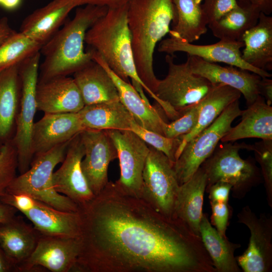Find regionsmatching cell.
Instances as JSON below:
<instances>
[{
  "label": "cell",
  "instance_id": "8d00e7d4",
  "mask_svg": "<svg viewBox=\"0 0 272 272\" xmlns=\"http://www.w3.org/2000/svg\"><path fill=\"white\" fill-rule=\"evenodd\" d=\"M199 108L198 102L184 110L178 118L167 123L164 127V136L176 138L190 133L197 124Z\"/></svg>",
  "mask_w": 272,
  "mask_h": 272
},
{
  "label": "cell",
  "instance_id": "cb8c5ba5",
  "mask_svg": "<svg viewBox=\"0 0 272 272\" xmlns=\"http://www.w3.org/2000/svg\"><path fill=\"white\" fill-rule=\"evenodd\" d=\"M22 214L41 234L79 237L80 218L78 211H61L36 199L33 206Z\"/></svg>",
  "mask_w": 272,
  "mask_h": 272
},
{
  "label": "cell",
  "instance_id": "836d02e7",
  "mask_svg": "<svg viewBox=\"0 0 272 272\" xmlns=\"http://www.w3.org/2000/svg\"><path fill=\"white\" fill-rule=\"evenodd\" d=\"M42 45L21 32L15 31L0 44V73L18 65L35 53Z\"/></svg>",
  "mask_w": 272,
  "mask_h": 272
},
{
  "label": "cell",
  "instance_id": "bcb514c9",
  "mask_svg": "<svg viewBox=\"0 0 272 272\" xmlns=\"http://www.w3.org/2000/svg\"><path fill=\"white\" fill-rule=\"evenodd\" d=\"M15 31L10 26L7 17L0 19V44L8 38Z\"/></svg>",
  "mask_w": 272,
  "mask_h": 272
},
{
  "label": "cell",
  "instance_id": "30bf717a",
  "mask_svg": "<svg viewBox=\"0 0 272 272\" xmlns=\"http://www.w3.org/2000/svg\"><path fill=\"white\" fill-rule=\"evenodd\" d=\"M174 55L167 54L168 73L159 80L155 95L181 115L190 106L198 103L214 85L206 78L193 73L188 61L176 64Z\"/></svg>",
  "mask_w": 272,
  "mask_h": 272
},
{
  "label": "cell",
  "instance_id": "603a6c76",
  "mask_svg": "<svg viewBox=\"0 0 272 272\" xmlns=\"http://www.w3.org/2000/svg\"><path fill=\"white\" fill-rule=\"evenodd\" d=\"M207 184V174L200 166L188 180L180 185L174 208V218L183 223L199 237Z\"/></svg>",
  "mask_w": 272,
  "mask_h": 272
},
{
  "label": "cell",
  "instance_id": "1f68e13d",
  "mask_svg": "<svg viewBox=\"0 0 272 272\" xmlns=\"http://www.w3.org/2000/svg\"><path fill=\"white\" fill-rule=\"evenodd\" d=\"M202 1L172 0L176 19L169 36L192 43L207 33L209 22L202 8Z\"/></svg>",
  "mask_w": 272,
  "mask_h": 272
},
{
  "label": "cell",
  "instance_id": "d6a6232c",
  "mask_svg": "<svg viewBox=\"0 0 272 272\" xmlns=\"http://www.w3.org/2000/svg\"><path fill=\"white\" fill-rule=\"evenodd\" d=\"M260 13L251 7L238 3L235 8L208 26L220 40L241 41L244 33L257 23Z\"/></svg>",
  "mask_w": 272,
  "mask_h": 272
},
{
  "label": "cell",
  "instance_id": "8fae6325",
  "mask_svg": "<svg viewBox=\"0 0 272 272\" xmlns=\"http://www.w3.org/2000/svg\"><path fill=\"white\" fill-rule=\"evenodd\" d=\"M105 130L114 143L119 160L120 175L115 183L126 194L141 198L149 145L130 130Z\"/></svg>",
  "mask_w": 272,
  "mask_h": 272
},
{
  "label": "cell",
  "instance_id": "4fadbf2b",
  "mask_svg": "<svg viewBox=\"0 0 272 272\" xmlns=\"http://www.w3.org/2000/svg\"><path fill=\"white\" fill-rule=\"evenodd\" d=\"M80 249L79 237L40 234L30 257L17 268L18 272L44 268L51 272L73 271Z\"/></svg>",
  "mask_w": 272,
  "mask_h": 272
},
{
  "label": "cell",
  "instance_id": "5bb4252c",
  "mask_svg": "<svg viewBox=\"0 0 272 272\" xmlns=\"http://www.w3.org/2000/svg\"><path fill=\"white\" fill-rule=\"evenodd\" d=\"M243 47L244 43L241 41L220 40L212 44L196 45L178 37L169 36V38L161 40L158 50L170 55L183 52L187 55L196 56L209 62L225 63L245 70L261 78L271 77V74L267 71L254 67L243 60L241 51Z\"/></svg>",
  "mask_w": 272,
  "mask_h": 272
},
{
  "label": "cell",
  "instance_id": "60d3db41",
  "mask_svg": "<svg viewBox=\"0 0 272 272\" xmlns=\"http://www.w3.org/2000/svg\"><path fill=\"white\" fill-rule=\"evenodd\" d=\"M232 186L224 182H218L206 187L210 201L228 203Z\"/></svg>",
  "mask_w": 272,
  "mask_h": 272
},
{
  "label": "cell",
  "instance_id": "e575fe53",
  "mask_svg": "<svg viewBox=\"0 0 272 272\" xmlns=\"http://www.w3.org/2000/svg\"><path fill=\"white\" fill-rule=\"evenodd\" d=\"M133 131L147 144L161 151L174 164L181 144L179 137L169 138L158 133L146 129L135 122L131 128Z\"/></svg>",
  "mask_w": 272,
  "mask_h": 272
},
{
  "label": "cell",
  "instance_id": "ac0fdd59",
  "mask_svg": "<svg viewBox=\"0 0 272 272\" xmlns=\"http://www.w3.org/2000/svg\"><path fill=\"white\" fill-rule=\"evenodd\" d=\"M84 130L78 113H44L33 126V157L71 140Z\"/></svg>",
  "mask_w": 272,
  "mask_h": 272
},
{
  "label": "cell",
  "instance_id": "6da1fadb",
  "mask_svg": "<svg viewBox=\"0 0 272 272\" xmlns=\"http://www.w3.org/2000/svg\"><path fill=\"white\" fill-rule=\"evenodd\" d=\"M78 206L80 249L73 271L216 272L200 237L115 182Z\"/></svg>",
  "mask_w": 272,
  "mask_h": 272
},
{
  "label": "cell",
  "instance_id": "ee69618b",
  "mask_svg": "<svg viewBox=\"0 0 272 272\" xmlns=\"http://www.w3.org/2000/svg\"><path fill=\"white\" fill-rule=\"evenodd\" d=\"M130 0H80L81 6L92 5L105 6L108 8L120 7L127 3Z\"/></svg>",
  "mask_w": 272,
  "mask_h": 272
},
{
  "label": "cell",
  "instance_id": "44dd1931",
  "mask_svg": "<svg viewBox=\"0 0 272 272\" xmlns=\"http://www.w3.org/2000/svg\"><path fill=\"white\" fill-rule=\"evenodd\" d=\"M93 60L101 65L113 80L118 90L119 99L129 111L135 121L143 128L164 134V127L167 123L157 108L149 101L144 100L134 87L118 77L109 67L103 58L94 49Z\"/></svg>",
  "mask_w": 272,
  "mask_h": 272
},
{
  "label": "cell",
  "instance_id": "4316f807",
  "mask_svg": "<svg viewBox=\"0 0 272 272\" xmlns=\"http://www.w3.org/2000/svg\"><path fill=\"white\" fill-rule=\"evenodd\" d=\"M73 74L85 105L120 100L113 80L98 62L93 60Z\"/></svg>",
  "mask_w": 272,
  "mask_h": 272
},
{
  "label": "cell",
  "instance_id": "52a82bcc",
  "mask_svg": "<svg viewBox=\"0 0 272 272\" xmlns=\"http://www.w3.org/2000/svg\"><path fill=\"white\" fill-rule=\"evenodd\" d=\"M41 53L38 51L19 65L21 99L16 121V129L11 141L17 154L18 170L26 172L33 158L32 134L37 109L36 87L38 81Z\"/></svg>",
  "mask_w": 272,
  "mask_h": 272
},
{
  "label": "cell",
  "instance_id": "f1b7e54d",
  "mask_svg": "<svg viewBox=\"0 0 272 272\" xmlns=\"http://www.w3.org/2000/svg\"><path fill=\"white\" fill-rule=\"evenodd\" d=\"M78 114L85 129L130 130L136 122L120 100L86 105Z\"/></svg>",
  "mask_w": 272,
  "mask_h": 272
},
{
  "label": "cell",
  "instance_id": "d6986e66",
  "mask_svg": "<svg viewBox=\"0 0 272 272\" xmlns=\"http://www.w3.org/2000/svg\"><path fill=\"white\" fill-rule=\"evenodd\" d=\"M36 100L37 109L44 113H78L85 106L74 79L67 76L38 81Z\"/></svg>",
  "mask_w": 272,
  "mask_h": 272
},
{
  "label": "cell",
  "instance_id": "277c9868",
  "mask_svg": "<svg viewBox=\"0 0 272 272\" xmlns=\"http://www.w3.org/2000/svg\"><path fill=\"white\" fill-rule=\"evenodd\" d=\"M127 4L108 8L106 13L88 30L85 43L97 51L109 67L132 86L141 85L156 103L160 100L139 77L134 60L127 17Z\"/></svg>",
  "mask_w": 272,
  "mask_h": 272
},
{
  "label": "cell",
  "instance_id": "3957f363",
  "mask_svg": "<svg viewBox=\"0 0 272 272\" xmlns=\"http://www.w3.org/2000/svg\"><path fill=\"white\" fill-rule=\"evenodd\" d=\"M108 8L86 5L77 9L73 18L66 22L40 50L44 56L38 81L67 76L93 60V52L84 49L88 30L107 12Z\"/></svg>",
  "mask_w": 272,
  "mask_h": 272
},
{
  "label": "cell",
  "instance_id": "7a4b0ae2",
  "mask_svg": "<svg viewBox=\"0 0 272 272\" xmlns=\"http://www.w3.org/2000/svg\"><path fill=\"white\" fill-rule=\"evenodd\" d=\"M127 17L138 74L155 94L159 79L154 71V53L175 21L174 4L172 0H130Z\"/></svg>",
  "mask_w": 272,
  "mask_h": 272
},
{
  "label": "cell",
  "instance_id": "5b68a950",
  "mask_svg": "<svg viewBox=\"0 0 272 272\" xmlns=\"http://www.w3.org/2000/svg\"><path fill=\"white\" fill-rule=\"evenodd\" d=\"M70 141L35 155L29 168L14 178L6 192L26 193L56 209L69 212H78V205L57 192L52 183L54 168L63 160Z\"/></svg>",
  "mask_w": 272,
  "mask_h": 272
},
{
  "label": "cell",
  "instance_id": "484cf974",
  "mask_svg": "<svg viewBox=\"0 0 272 272\" xmlns=\"http://www.w3.org/2000/svg\"><path fill=\"white\" fill-rule=\"evenodd\" d=\"M19 65L0 73V147L11 142L15 132L21 99Z\"/></svg>",
  "mask_w": 272,
  "mask_h": 272
},
{
  "label": "cell",
  "instance_id": "681fc988",
  "mask_svg": "<svg viewBox=\"0 0 272 272\" xmlns=\"http://www.w3.org/2000/svg\"><path fill=\"white\" fill-rule=\"evenodd\" d=\"M1 148H2V147H0V153H1Z\"/></svg>",
  "mask_w": 272,
  "mask_h": 272
},
{
  "label": "cell",
  "instance_id": "ab89813d",
  "mask_svg": "<svg viewBox=\"0 0 272 272\" xmlns=\"http://www.w3.org/2000/svg\"><path fill=\"white\" fill-rule=\"evenodd\" d=\"M212 208V223L219 234L227 237L226 232L230 216L228 203L210 201Z\"/></svg>",
  "mask_w": 272,
  "mask_h": 272
},
{
  "label": "cell",
  "instance_id": "ba28073f",
  "mask_svg": "<svg viewBox=\"0 0 272 272\" xmlns=\"http://www.w3.org/2000/svg\"><path fill=\"white\" fill-rule=\"evenodd\" d=\"M242 112L239 100L235 101L210 125L185 144L173 164L180 185L188 180L212 154L222 138L232 127L233 121L241 115Z\"/></svg>",
  "mask_w": 272,
  "mask_h": 272
},
{
  "label": "cell",
  "instance_id": "f6af8a7d",
  "mask_svg": "<svg viewBox=\"0 0 272 272\" xmlns=\"http://www.w3.org/2000/svg\"><path fill=\"white\" fill-rule=\"evenodd\" d=\"M16 266L10 260L0 246V272H15Z\"/></svg>",
  "mask_w": 272,
  "mask_h": 272
},
{
  "label": "cell",
  "instance_id": "ffe728a7",
  "mask_svg": "<svg viewBox=\"0 0 272 272\" xmlns=\"http://www.w3.org/2000/svg\"><path fill=\"white\" fill-rule=\"evenodd\" d=\"M80 0H52L35 10L23 21L20 32L42 46L59 29Z\"/></svg>",
  "mask_w": 272,
  "mask_h": 272
},
{
  "label": "cell",
  "instance_id": "e0dca14e",
  "mask_svg": "<svg viewBox=\"0 0 272 272\" xmlns=\"http://www.w3.org/2000/svg\"><path fill=\"white\" fill-rule=\"evenodd\" d=\"M187 60L193 73L206 78L213 85L221 84L239 91L247 106L259 95L258 84L261 77L255 73L232 65L222 66L194 56L188 55Z\"/></svg>",
  "mask_w": 272,
  "mask_h": 272
},
{
  "label": "cell",
  "instance_id": "4dcf8cb0",
  "mask_svg": "<svg viewBox=\"0 0 272 272\" xmlns=\"http://www.w3.org/2000/svg\"><path fill=\"white\" fill-rule=\"evenodd\" d=\"M199 234L217 272H240L234 252L239 244L230 242L214 228L206 213H203L199 225Z\"/></svg>",
  "mask_w": 272,
  "mask_h": 272
},
{
  "label": "cell",
  "instance_id": "f546056e",
  "mask_svg": "<svg viewBox=\"0 0 272 272\" xmlns=\"http://www.w3.org/2000/svg\"><path fill=\"white\" fill-rule=\"evenodd\" d=\"M241 96L237 90L227 85H214L209 93L199 102V115L197 124L188 134L179 137L181 143L176 159L185 144L210 125L232 103Z\"/></svg>",
  "mask_w": 272,
  "mask_h": 272
},
{
  "label": "cell",
  "instance_id": "74e56055",
  "mask_svg": "<svg viewBox=\"0 0 272 272\" xmlns=\"http://www.w3.org/2000/svg\"><path fill=\"white\" fill-rule=\"evenodd\" d=\"M17 170V152L11 141L2 147L0 153V196L16 176Z\"/></svg>",
  "mask_w": 272,
  "mask_h": 272
},
{
  "label": "cell",
  "instance_id": "d4e9b609",
  "mask_svg": "<svg viewBox=\"0 0 272 272\" xmlns=\"http://www.w3.org/2000/svg\"><path fill=\"white\" fill-rule=\"evenodd\" d=\"M247 108L242 110L241 121L231 127L222 138V143L234 142L245 138L272 140V107L259 95Z\"/></svg>",
  "mask_w": 272,
  "mask_h": 272
},
{
  "label": "cell",
  "instance_id": "7dc6e473",
  "mask_svg": "<svg viewBox=\"0 0 272 272\" xmlns=\"http://www.w3.org/2000/svg\"><path fill=\"white\" fill-rule=\"evenodd\" d=\"M18 211L14 208L0 203V222H4L15 216Z\"/></svg>",
  "mask_w": 272,
  "mask_h": 272
},
{
  "label": "cell",
  "instance_id": "7402d4cb",
  "mask_svg": "<svg viewBox=\"0 0 272 272\" xmlns=\"http://www.w3.org/2000/svg\"><path fill=\"white\" fill-rule=\"evenodd\" d=\"M40 234L20 216L0 222V246L17 271L33 252Z\"/></svg>",
  "mask_w": 272,
  "mask_h": 272
},
{
  "label": "cell",
  "instance_id": "9a60e30c",
  "mask_svg": "<svg viewBox=\"0 0 272 272\" xmlns=\"http://www.w3.org/2000/svg\"><path fill=\"white\" fill-rule=\"evenodd\" d=\"M85 154L81 166L93 193H100L108 183L109 164L118 157L113 142L106 130L85 129L80 133Z\"/></svg>",
  "mask_w": 272,
  "mask_h": 272
},
{
  "label": "cell",
  "instance_id": "83f0119b",
  "mask_svg": "<svg viewBox=\"0 0 272 272\" xmlns=\"http://www.w3.org/2000/svg\"><path fill=\"white\" fill-rule=\"evenodd\" d=\"M241 41L244 61L260 70H272L271 16L260 13L257 23L244 33Z\"/></svg>",
  "mask_w": 272,
  "mask_h": 272
},
{
  "label": "cell",
  "instance_id": "9c48e42d",
  "mask_svg": "<svg viewBox=\"0 0 272 272\" xmlns=\"http://www.w3.org/2000/svg\"><path fill=\"white\" fill-rule=\"evenodd\" d=\"M143 172L141 198L163 216L174 218L180 185L173 164L161 151L149 146Z\"/></svg>",
  "mask_w": 272,
  "mask_h": 272
},
{
  "label": "cell",
  "instance_id": "2e32d148",
  "mask_svg": "<svg viewBox=\"0 0 272 272\" xmlns=\"http://www.w3.org/2000/svg\"><path fill=\"white\" fill-rule=\"evenodd\" d=\"M80 133L70 141L61 165L52 175L55 190L78 206L88 202L95 196L81 168L85 152Z\"/></svg>",
  "mask_w": 272,
  "mask_h": 272
},
{
  "label": "cell",
  "instance_id": "b9f144b4",
  "mask_svg": "<svg viewBox=\"0 0 272 272\" xmlns=\"http://www.w3.org/2000/svg\"><path fill=\"white\" fill-rule=\"evenodd\" d=\"M239 4L251 7L260 13L270 15L272 12V0H237Z\"/></svg>",
  "mask_w": 272,
  "mask_h": 272
},
{
  "label": "cell",
  "instance_id": "c3c4849f",
  "mask_svg": "<svg viewBox=\"0 0 272 272\" xmlns=\"http://www.w3.org/2000/svg\"><path fill=\"white\" fill-rule=\"evenodd\" d=\"M22 0H0V6L8 10H14L18 8Z\"/></svg>",
  "mask_w": 272,
  "mask_h": 272
},
{
  "label": "cell",
  "instance_id": "7c38bea8",
  "mask_svg": "<svg viewBox=\"0 0 272 272\" xmlns=\"http://www.w3.org/2000/svg\"><path fill=\"white\" fill-rule=\"evenodd\" d=\"M238 222L250 232L249 244L244 253L236 257L244 272H269L272 269V216L261 213L258 217L248 206L237 214Z\"/></svg>",
  "mask_w": 272,
  "mask_h": 272
},
{
  "label": "cell",
  "instance_id": "8992f818",
  "mask_svg": "<svg viewBox=\"0 0 272 272\" xmlns=\"http://www.w3.org/2000/svg\"><path fill=\"white\" fill-rule=\"evenodd\" d=\"M201 165L207 177V186L224 182L232 186V196L243 198L251 188L262 179L260 170L250 159H243L241 149H247L246 144L223 143Z\"/></svg>",
  "mask_w": 272,
  "mask_h": 272
},
{
  "label": "cell",
  "instance_id": "7bdbcfd3",
  "mask_svg": "<svg viewBox=\"0 0 272 272\" xmlns=\"http://www.w3.org/2000/svg\"><path fill=\"white\" fill-rule=\"evenodd\" d=\"M259 95L263 97L268 105L272 104V80L270 78H261L258 84Z\"/></svg>",
  "mask_w": 272,
  "mask_h": 272
},
{
  "label": "cell",
  "instance_id": "f35d334b",
  "mask_svg": "<svg viewBox=\"0 0 272 272\" xmlns=\"http://www.w3.org/2000/svg\"><path fill=\"white\" fill-rule=\"evenodd\" d=\"M237 6V0H203L202 3L209 24L218 20Z\"/></svg>",
  "mask_w": 272,
  "mask_h": 272
},
{
  "label": "cell",
  "instance_id": "d590c367",
  "mask_svg": "<svg viewBox=\"0 0 272 272\" xmlns=\"http://www.w3.org/2000/svg\"><path fill=\"white\" fill-rule=\"evenodd\" d=\"M247 150L254 153L264 181L267 203L272 208V140H262L248 145Z\"/></svg>",
  "mask_w": 272,
  "mask_h": 272
}]
</instances>
